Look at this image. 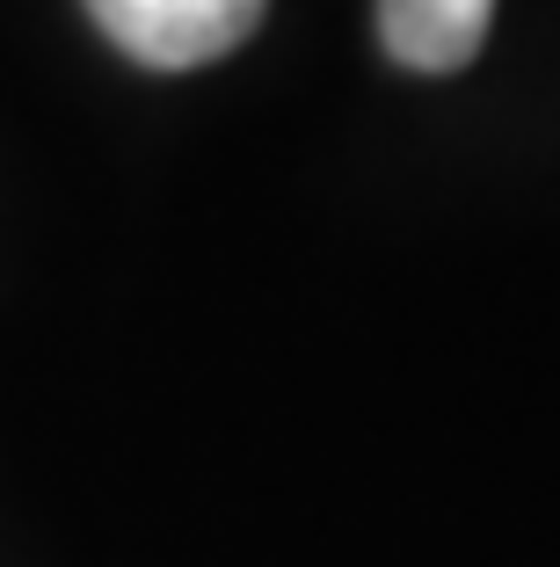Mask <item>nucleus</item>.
<instances>
[{"mask_svg": "<svg viewBox=\"0 0 560 567\" xmlns=\"http://www.w3.org/2000/svg\"><path fill=\"white\" fill-rule=\"evenodd\" d=\"M269 0H88L95 30L110 37L124 59L161 73H190L226 59L233 44L255 37Z\"/></svg>", "mask_w": 560, "mask_h": 567, "instance_id": "nucleus-1", "label": "nucleus"}, {"mask_svg": "<svg viewBox=\"0 0 560 567\" xmlns=\"http://www.w3.org/2000/svg\"><path fill=\"white\" fill-rule=\"evenodd\" d=\"M495 0H379V44L408 73H459L488 44Z\"/></svg>", "mask_w": 560, "mask_h": 567, "instance_id": "nucleus-2", "label": "nucleus"}]
</instances>
